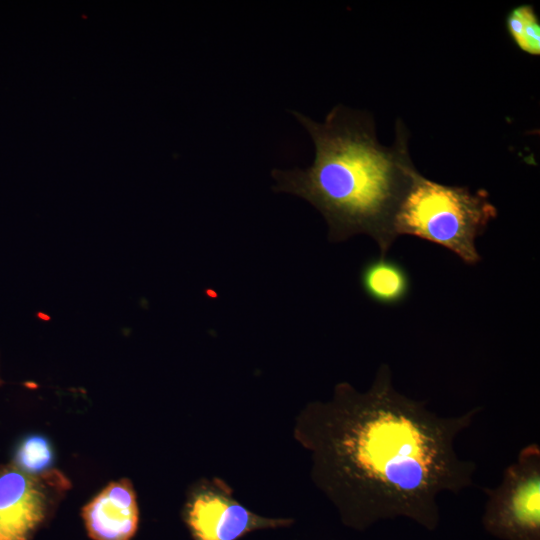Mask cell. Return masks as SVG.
<instances>
[{
    "instance_id": "obj_1",
    "label": "cell",
    "mask_w": 540,
    "mask_h": 540,
    "mask_svg": "<svg viewBox=\"0 0 540 540\" xmlns=\"http://www.w3.org/2000/svg\"><path fill=\"white\" fill-rule=\"evenodd\" d=\"M482 410L439 416L398 392L382 364L367 391L340 382L330 400L307 404L294 437L310 454L312 481L345 525L365 530L406 517L432 531L437 497L473 484L476 464L460 458L454 443Z\"/></svg>"
},
{
    "instance_id": "obj_2",
    "label": "cell",
    "mask_w": 540,
    "mask_h": 540,
    "mask_svg": "<svg viewBox=\"0 0 540 540\" xmlns=\"http://www.w3.org/2000/svg\"><path fill=\"white\" fill-rule=\"evenodd\" d=\"M314 143V159L304 169L271 171L273 190L307 200L324 217L328 238L372 237L386 256L397 238L394 221L415 173L408 131L396 123L392 146L380 144L372 116L339 104L323 122L294 111Z\"/></svg>"
},
{
    "instance_id": "obj_3",
    "label": "cell",
    "mask_w": 540,
    "mask_h": 540,
    "mask_svg": "<svg viewBox=\"0 0 540 540\" xmlns=\"http://www.w3.org/2000/svg\"><path fill=\"white\" fill-rule=\"evenodd\" d=\"M497 214L486 190L441 184L417 171L397 211L394 231L397 237L410 235L442 246L473 265L481 260L475 241Z\"/></svg>"
},
{
    "instance_id": "obj_4",
    "label": "cell",
    "mask_w": 540,
    "mask_h": 540,
    "mask_svg": "<svg viewBox=\"0 0 540 540\" xmlns=\"http://www.w3.org/2000/svg\"><path fill=\"white\" fill-rule=\"evenodd\" d=\"M484 529L501 540H540V447H523L500 484L483 488Z\"/></svg>"
},
{
    "instance_id": "obj_5",
    "label": "cell",
    "mask_w": 540,
    "mask_h": 540,
    "mask_svg": "<svg viewBox=\"0 0 540 540\" xmlns=\"http://www.w3.org/2000/svg\"><path fill=\"white\" fill-rule=\"evenodd\" d=\"M183 518L194 540H238L256 530L293 523L291 518H268L250 511L219 478L202 479L191 488Z\"/></svg>"
},
{
    "instance_id": "obj_6",
    "label": "cell",
    "mask_w": 540,
    "mask_h": 540,
    "mask_svg": "<svg viewBox=\"0 0 540 540\" xmlns=\"http://www.w3.org/2000/svg\"><path fill=\"white\" fill-rule=\"evenodd\" d=\"M47 507L40 480L14 466L0 471V540H28Z\"/></svg>"
},
{
    "instance_id": "obj_7",
    "label": "cell",
    "mask_w": 540,
    "mask_h": 540,
    "mask_svg": "<svg viewBox=\"0 0 540 540\" xmlns=\"http://www.w3.org/2000/svg\"><path fill=\"white\" fill-rule=\"evenodd\" d=\"M83 519L94 540H131L139 520L131 483L125 479L110 483L84 507Z\"/></svg>"
},
{
    "instance_id": "obj_8",
    "label": "cell",
    "mask_w": 540,
    "mask_h": 540,
    "mask_svg": "<svg viewBox=\"0 0 540 540\" xmlns=\"http://www.w3.org/2000/svg\"><path fill=\"white\" fill-rule=\"evenodd\" d=\"M360 283L374 302L393 306L403 302L410 292V277L405 267L386 256L368 260L361 268Z\"/></svg>"
},
{
    "instance_id": "obj_9",
    "label": "cell",
    "mask_w": 540,
    "mask_h": 540,
    "mask_svg": "<svg viewBox=\"0 0 540 540\" xmlns=\"http://www.w3.org/2000/svg\"><path fill=\"white\" fill-rule=\"evenodd\" d=\"M506 31L516 47L530 56L540 55V19L533 5L520 4L505 16Z\"/></svg>"
},
{
    "instance_id": "obj_10",
    "label": "cell",
    "mask_w": 540,
    "mask_h": 540,
    "mask_svg": "<svg viewBox=\"0 0 540 540\" xmlns=\"http://www.w3.org/2000/svg\"><path fill=\"white\" fill-rule=\"evenodd\" d=\"M15 458L22 471L28 474L39 473L52 464V446L45 437L32 435L20 443Z\"/></svg>"
}]
</instances>
